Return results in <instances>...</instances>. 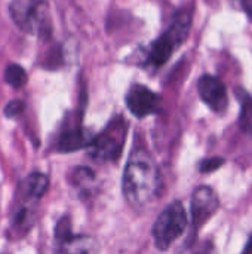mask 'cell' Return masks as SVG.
<instances>
[{
    "mask_svg": "<svg viewBox=\"0 0 252 254\" xmlns=\"http://www.w3.org/2000/svg\"><path fill=\"white\" fill-rule=\"evenodd\" d=\"M91 141H92V138L88 135V132L83 128H80V127L70 128L61 134L58 149L61 152H73V150H79L82 147L89 146Z\"/></svg>",
    "mask_w": 252,
    "mask_h": 254,
    "instance_id": "cell-10",
    "label": "cell"
},
{
    "mask_svg": "<svg viewBox=\"0 0 252 254\" xmlns=\"http://www.w3.org/2000/svg\"><path fill=\"white\" fill-rule=\"evenodd\" d=\"M162 177L157 164L143 149L131 153L123 174V195L128 204L144 210L156 201L160 193Z\"/></svg>",
    "mask_w": 252,
    "mask_h": 254,
    "instance_id": "cell-1",
    "label": "cell"
},
{
    "mask_svg": "<svg viewBox=\"0 0 252 254\" xmlns=\"http://www.w3.org/2000/svg\"><path fill=\"white\" fill-rule=\"evenodd\" d=\"M187 228V213L181 202L175 201L169 204L157 217L156 223L153 225V240L154 246L165 252L168 250L175 240L180 238V235Z\"/></svg>",
    "mask_w": 252,
    "mask_h": 254,
    "instance_id": "cell-3",
    "label": "cell"
},
{
    "mask_svg": "<svg viewBox=\"0 0 252 254\" xmlns=\"http://www.w3.org/2000/svg\"><path fill=\"white\" fill-rule=\"evenodd\" d=\"M190 15L189 13H180L177 15V18L172 21V24L169 25V28L153 43L147 63L154 65V67H160L163 65L172 55V52L175 51L177 46H180L190 30Z\"/></svg>",
    "mask_w": 252,
    "mask_h": 254,
    "instance_id": "cell-4",
    "label": "cell"
},
{
    "mask_svg": "<svg viewBox=\"0 0 252 254\" xmlns=\"http://www.w3.org/2000/svg\"><path fill=\"white\" fill-rule=\"evenodd\" d=\"M241 1H242V7L247 12L250 21H252V0H241Z\"/></svg>",
    "mask_w": 252,
    "mask_h": 254,
    "instance_id": "cell-16",
    "label": "cell"
},
{
    "mask_svg": "<svg viewBox=\"0 0 252 254\" xmlns=\"http://www.w3.org/2000/svg\"><path fill=\"white\" fill-rule=\"evenodd\" d=\"M218 196L211 188L201 186L192 196V223L195 231L203 226L218 210Z\"/></svg>",
    "mask_w": 252,
    "mask_h": 254,
    "instance_id": "cell-7",
    "label": "cell"
},
{
    "mask_svg": "<svg viewBox=\"0 0 252 254\" xmlns=\"http://www.w3.org/2000/svg\"><path fill=\"white\" fill-rule=\"evenodd\" d=\"M126 106L137 118H146L153 115L160 107V97L150 91L147 86L134 85L126 95Z\"/></svg>",
    "mask_w": 252,
    "mask_h": 254,
    "instance_id": "cell-8",
    "label": "cell"
},
{
    "mask_svg": "<svg viewBox=\"0 0 252 254\" xmlns=\"http://www.w3.org/2000/svg\"><path fill=\"white\" fill-rule=\"evenodd\" d=\"M245 252H247V253H248V252H251V253H252V238H251V240H250L248 246L245 247Z\"/></svg>",
    "mask_w": 252,
    "mask_h": 254,
    "instance_id": "cell-17",
    "label": "cell"
},
{
    "mask_svg": "<svg viewBox=\"0 0 252 254\" xmlns=\"http://www.w3.org/2000/svg\"><path fill=\"white\" fill-rule=\"evenodd\" d=\"M223 164H224V159L223 158H209V159H205V161L201 162L199 170L202 173H211V171L218 170Z\"/></svg>",
    "mask_w": 252,
    "mask_h": 254,
    "instance_id": "cell-14",
    "label": "cell"
},
{
    "mask_svg": "<svg viewBox=\"0 0 252 254\" xmlns=\"http://www.w3.org/2000/svg\"><path fill=\"white\" fill-rule=\"evenodd\" d=\"M126 128L123 122L111 124L89 144V153L98 161H116L122 153Z\"/></svg>",
    "mask_w": 252,
    "mask_h": 254,
    "instance_id": "cell-5",
    "label": "cell"
},
{
    "mask_svg": "<svg viewBox=\"0 0 252 254\" xmlns=\"http://www.w3.org/2000/svg\"><path fill=\"white\" fill-rule=\"evenodd\" d=\"M58 252L62 253H97L100 247L95 240L85 235H73L70 228V220L64 217L56 225L55 231Z\"/></svg>",
    "mask_w": 252,
    "mask_h": 254,
    "instance_id": "cell-6",
    "label": "cell"
},
{
    "mask_svg": "<svg viewBox=\"0 0 252 254\" xmlns=\"http://www.w3.org/2000/svg\"><path fill=\"white\" fill-rule=\"evenodd\" d=\"M241 127L242 129L252 135V97H247L242 101V112H241Z\"/></svg>",
    "mask_w": 252,
    "mask_h": 254,
    "instance_id": "cell-13",
    "label": "cell"
},
{
    "mask_svg": "<svg viewBox=\"0 0 252 254\" xmlns=\"http://www.w3.org/2000/svg\"><path fill=\"white\" fill-rule=\"evenodd\" d=\"M198 91L202 98V101L214 112H223L226 110L229 104L227 98V89L224 83L211 74H205L198 82Z\"/></svg>",
    "mask_w": 252,
    "mask_h": 254,
    "instance_id": "cell-9",
    "label": "cell"
},
{
    "mask_svg": "<svg viewBox=\"0 0 252 254\" xmlns=\"http://www.w3.org/2000/svg\"><path fill=\"white\" fill-rule=\"evenodd\" d=\"M48 186H49V180L46 176L40 173H33L22 183V195L25 198L37 201L45 195V192L48 190Z\"/></svg>",
    "mask_w": 252,
    "mask_h": 254,
    "instance_id": "cell-11",
    "label": "cell"
},
{
    "mask_svg": "<svg viewBox=\"0 0 252 254\" xmlns=\"http://www.w3.org/2000/svg\"><path fill=\"white\" fill-rule=\"evenodd\" d=\"M22 109H24V104H22L19 100H15V101H10V103L6 106L4 115H6L7 118H13V116H16V115H19Z\"/></svg>",
    "mask_w": 252,
    "mask_h": 254,
    "instance_id": "cell-15",
    "label": "cell"
},
{
    "mask_svg": "<svg viewBox=\"0 0 252 254\" xmlns=\"http://www.w3.org/2000/svg\"><path fill=\"white\" fill-rule=\"evenodd\" d=\"M9 13L15 25L24 33L40 36L50 33L49 9L42 0H10Z\"/></svg>",
    "mask_w": 252,
    "mask_h": 254,
    "instance_id": "cell-2",
    "label": "cell"
},
{
    "mask_svg": "<svg viewBox=\"0 0 252 254\" xmlns=\"http://www.w3.org/2000/svg\"><path fill=\"white\" fill-rule=\"evenodd\" d=\"M4 82L15 89L22 88L27 83V73L18 64H9L4 68Z\"/></svg>",
    "mask_w": 252,
    "mask_h": 254,
    "instance_id": "cell-12",
    "label": "cell"
}]
</instances>
